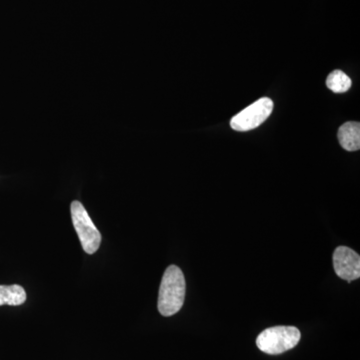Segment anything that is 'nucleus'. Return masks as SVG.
I'll list each match as a JSON object with an SVG mask.
<instances>
[{"mask_svg":"<svg viewBox=\"0 0 360 360\" xmlns=\"http://www.w3.org/2000/svg\"><path fill=\"white\" fill-rule=\"evenodd\" d=\"M186 284L184 272L176 265L165 270L158 295V311L163 316H172L181 309L186 300Z\"/></svg>","mask_w":360,"mask_h":360,"instance_id":"nucleus-1","label":"nucleus"},{"mask_svg":"<svg viewBox=\"0 0 360 360\" xmlns=\"http://www.w3.org/2000/svg\"><path fill=\"white\" fill-rule=\"evenodd\" d=\"M300 338V331L295 326H274L257 336V345L264 354H281L295 348Z\"/></svg>","mask_w":360,"mask_h":360,"instance_id":"nucleus-2","label":"nucleus"},{"mask_svg":"<svg viewBox=\"0 0 360 360\" xmlns=\"http://www.w3.org/2000/svg\"><path fill=\"white\" fill-rule=\"evenodd\" d=\"M70 210L73 226L77 232L82 248L87 255H94L101 246V232L96 229L84 206L79 201H73Z\"/></svg>","mask_w":360,"mask_h":360,"instance_id":"nucleus-3","label":"nucleus"},{"mask_svg":"<svg viewBox=\"0 0 360 360\" xmlns=\"http://www.w3.org/2000/svg\"><path fill=\"white\" fill-rule=\"evenodd\" d=\"M274 110V101L269 97L258 99L255 103L240 111L231 122L232 129L236 131H250L262 124Z\"/></svg>","mask_w":360,"mask_h":360,"instance_id":"nucleus-4","label":"nucleus"},{"mask_svg":"<svg viewBox=\"0 0 360 360\" xmlns=\"http://www.w3.org/2000/svg\"><path fill=\"white\" fill-rule=\"evenodd\" d=\"M333 267L335 274L348 283L360 277V257L347 246H338L333 253Z\"/></svg>","mask_w":360,"mask_h":360,"instance_id":"nucleus-5","label":"nucleus"},{"mask_svg":"<svg viewBox=\"0 0 360 360\" xmlns=\"http://www.w3.org/2000/svg\"><path fill=\"white\" fill-rule=\"evenodd\" d=\"M338 141L345 150L356 151L360 148L359 122H350L341 125L338 129Z\"/></svg>","mask_w":360,"mask_h":360,"instance_id":"nucleus-6","label":"nucleus"},{"mask_svg":"<svg viewBox=\"0 0 360 360\" xmlns=\"http://www.w3.org/2000/svg\"><path fill=\"white\" fill-rule=\"evenodd\" d=\"M26 292L22 286L18 284L13 285H0V307L11 305L18 307L26 302Z\"/></svg>","mask_w":360,"mask_h":360,"instance_id":"nucleus-7","label":"nucleus"},{"mask_svg":"<svg viewBox=\"0 0 360 360\" xmlns=\"http://www.w3.org/2000/svg\"><path fill=\"white\" fill-rule=\"evenodd\" d=\"M326 86L335 94H345L352 86V79L343 71L335 70L328 75Z\"/></svg>","mask_w":360,"mask_h":360,"instance_id":"nucleus-8","label":"nucleus"}]
</instances>
